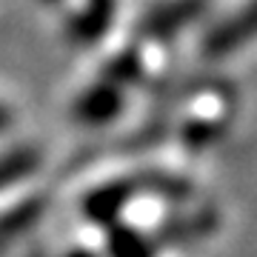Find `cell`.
Here are the masks:
<instances>
[{
	"mask_svg": "<svg viewBox=\"0 0 257 257\" xmlns=\"http://www.w3.org/2000/svg\"><path fill=\"white\" fill-rule=\"evenodd\" d=\"M114 109H117V97L111 92H106V89H94L86 100H83V111L89 114V117H109V114H114Z\"/></svg>",
	"mask_w": 257,
	"mask_h": 257,
	"instance_id": "1",
	"label": "cell"
}]
</instances>
